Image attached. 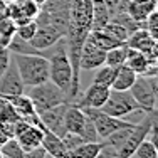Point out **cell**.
<instances>
[{"mask_svg":"<svg viewBox=\"0 0 158 158\" xmlns=\"http://www.w3.org/2000/svg\"><path fill=\"white\" fill-rule=\"evenodd\" d=\"M110 88L94 84L93 82L88 89L84 91V94L79 98V101H74L73 104H76L77 108H91V110H101L104 103H106L108 96H110Z\"/></svg>","mask_w":158,"mask_h":158,"instance_id":"cell-11","label":"cell"},{"mask_svg":"<svg viewBox=\"0 0 158 158\" xmlns=\"http://www.w3.org/2000/svg\"><path fill=\"white\" fill-rule=\"evenodd\" d=\"M24 93H25V86L20 79V74L17 71L15 62L12 61V56H10L9 66H7V69L0 76V96L12 98V96L24 94Z\"/></svg>","mask_w":158,"mask_h":158,"instance_id":"cell-7","label":"cell"},{"mask_svg":"<svg viewBox=\"0 0 158 158\" xmlns=\"http://www.w3.org/2000/svg\"><path fill=\"white\" fill-rule=\"evenodd\" d=\"M49 81L62 89L71 103V86H73V67H71L64 37L56 46L49 49Z\"/></svg>","mask_w":158,"mask_h":158,"instance_id":"cell-1","label":"cell"},{"mask_svg":"<svg viewBox=\"0 0 158 158\" xmlns=\"http://www.w3.org/2000/svg\"><path fill=\"white\" fill-rule=\"evenodd\" d=\"M62 37H64V34L59 29L52 27V25H37V31L29 42L37 51H47L52 46H56Z\"/></svg>","mask_w":158,"mask_h":158,"instance_id":"cell-12","label":"cell"},{"mask_svg":"<svg viewBox=\"0 0 158 158\" xmlns=\"http://www.w3.org/2000/svg\"><path fill=\"white\" fill-rule=\"evenodd\" d=\"M69 104L71 103L57 104V106L40 113V114H37V118H39L42 128H46L47 131L57 135L59 138H62L64 135H66V131H64V114H66V110H67Z\"/></svg>","mask_w":158,"mask_h":158,"instance_id":"cell-8","label":"cell"},{"mask_svg":"<svg viewBox=\"0 0 158 158\" xmlns=\"http://www.w3.org/2000/svg\"><path fill=\"white\" fill-rule=\"evenodd\" d=\"M46 150L42 146H37V148H32V150H27L24 152V158H46Z\"/></svg>","mask_w":158,"mask_h":158,"instance_id":"cell-31","label":"cell"},{"mask_svg":"<svg viewBox=\"0 0 158 158\" xmlns=\"http://www.w3.org/2000/svg\"><path fill=\"white\" fill-rule=\"evenodd\" d=\"M113 19L111 9L104 0H93V19H91V31H99Z\"/></svg>","mask_w":158,"mask_h":158,"instance_id":"cell-19","label":"cell"},{"mask_svg":"<svg viewBox=\"0 0 158 158\" xmlns=\"http://www.w3.org/2000/svg\"><path fill=\"white\" fill-rule=\"evenodd\" d=\"M101 31H104L108 35H111L113 39H116L118 42H123V44H126L128 37H130V32H128L123 25H119L118 22H113V20L108 22Z\"/></svg>","mask_w":158,"mask_h":158,"instance_id":"cell-26","label":"cell"},{"mask_svg":"<svg viewBox=\"0 0 158 158\" xmlns=\"http://www.w3.org/2000/svg\"><path fill=\"white\" fill-rule=\"evenodd\" d=\"M19 5H20V10L24 14V17L29 19V20H35L40 12V5H37L32 0H19Z\"/></svg>","mask_w":158,"mask_h":158,"instance_id":"cell-29","label":"cell"},{"mask_svg":"<svg viewBox=\"0 0 158 158\" xmlns=\"http://www.w3.org/2000/svg\"><path fill=\"white\" fill-rule=\"evenodd\" d=\"M130 93L141 111L153 113L156 108V76H138Z\"/></svg>","mask_w":158,"mask_h":158,"instance_id":"cell-4","label":"cell"},{"mask_svg":"<svg viewBox=\"0 0 158 158\" xmlns=\"http://www.w3.org/2000/svg\"><path fill=\"white\" fill-rule=\"evenodd\" d=\"M101 111L104 114H110L113 118H125V116L131 114V113L141 111L138 108L136 101L133 99L130 91H110L106 103L101 106Z\"/></svg>","mask_w":158,"mask_h":158,"instance_id":"cell-5","label":"cell"},{"mask_svg":"<svg viewBox=\"0 0 158 158\" xmlns=\"http://www.w3.org/2000/svg\"><path fill=\"white\" fill-rule=\"evenodd\" d=\"M42 136H44L42 125H32V123H29V126L25 128V130H22L20 133L15 136V140L19 141V145L22 146V150L27 152V150H32V148L40 146Z\"/></svg>","mask_w":158,"mask_h":158,"instance_id":"cell-16","label":"cell"},{"mask_svg":"<svg viewBox=\"0 0 158 158\" xmlns=\"http://www.w3.org/2000/svg\"><path fill=\"white\" fill-rule=\"evenodd\" d=\"M7 17V2L5 0H0V19Z\"/></svg>","mask_w":158,"mask_h":158,"instance_id":"cell-32","label":"cell"},{"mask_svg":"<svg viewBox=\"0 0 158 158\" xmlns=\"http://www.w3.org/2000/svg\"><path fill=\"white\" fill-rule=\"evenodd\" d=\"M126 46L143 52L152 61H156V39L150 35L148 31H145V29H138L133 34H130Z\"/></svg>","mask_w":158,"mask_h":158,"instance_id":"cell-9","label":"cell"},{"mask_svg":"<svg viewBox=\"0 0 158 158\" xmlns=\"http://www.w3.org/2000/svg\"><path fill=\"white\" fill-rule=\"evenodd\" d=\"M114 73H116V67H111V66L103 64L101 67H98V69H96V74H94V77H93V82L111 89L113 79H114Z\"/></svg>","mask_w":158,"mask_h":158,"instance_id":"cell-23","label":"cell"},{"mask_svg":"<svg viewBox=\"0 0 158 158\" xmlns=\"http://www.w3.org/2000/svg\"><path fill=\"white\" fill-rule=\"evenodd\" d=\"M10 56L17 66V71L20 74L25 89L49 81V59L46 56L14 54V52H10Z\"/></svg>","mask_w":158,"mask_h":158,"instance_id":"cell-2","label":"cell"},{"mask_svg":"<svg viewBox=\"0 0 158 158\" xmlns=\"http://www.w3.org/2000/svg\"><path fill=\"white\" fill-rule=\"evenodd\" d=\"M25 94L31 98L37 114L51 110V108L57 106V104L69 103L67 94L62 91V89H59L52 81H46V82H42V84L27 88L25 89Z\"/></svg>","mask_w":158,"mask_h":158,"instance_id":"cell-3","label":"cell"},{"mask_svg":"<svg viewBox=\"0 0 158 158\" xmlns=\"http://www.w3.org/2000/svg\"><path fill=\"white\" fill-rule=\"evenodd\" d=\"M101 148H103V141H84L71 152L76 158H98Z\"/></svg>","mask_w":158,"mask_h":158,"instance_id":"cell-21","label":"cell"},{"mask_svg":"<svg viewBox=\"0 0 158 158\" xmlns=\"http://www.w3.org/2000/svg\"><path fill=\"white\" fill-rule=\"evenodd\" d=\"M46 158H54V156H51V155H46Z\"/></svg>","mask_w":158,"mask_h":158,"instance_id":"cell-35","label":"cell"},{"mask_svg":"<svg viewBox=\"0 0 158 158\" xmlns=\"http://www.w3.org/2000/svg\"><path fill=\"white\" fill-rule=\"evenodd\" d=\"M0 158H3V155H2V152H0Z\"/></svg>","mask_w":158,"mask_h":158,"instance_id":"cell-36","label":"cell"},{"mask_svg":"<svg viewBox=\"0 0 158 158\" xmlns=\"http://www.w3.org/2000/svg\"><path fill=\"white\" fill-rule=\"evenodd\" d=\"M126 52H128V46L126 44H121L118 47H113L110 51H106V56H104V64L111 67H119L123 66L126 61Z\"/></svg>","mask_w":158,"mask_h":158,"instance_id":"cell-22","label":"cell"},{"mask_svg":"<svg viewBox=\"0 0 158 158\" xmlns=\"http://www.w3.org/2000/svg\"><path fill=\"white\" fill-rule=\"evenodd\" d=\"M32 2H35V3H37V5H40V7H42V5H44V3H46V2H47V0H32Z\"/></svg>","mask_w":158,"mask_h":158,"instance_id":"cell-33","label":"cell"},{"mask_svg":"<svg viewBox=\"0 0 158 158\" xmlns=\"http://www.w3.org/2000/svg\"><path fill=\"white\" fill-rule=\"evenodd\" d=\"M15 24L10 20L9 17H3L0 19V46H9L10 40L14 39L15 35Z\"/></svg>","mask_w":158,"mask_h":158,"instance_id":"cell-25","label":"cell"},{"mask_svg":"<svg viewBox=\"0 0 158 158\" xmlns=\"http://www.w3.org/2000/svg\"><path fill=\"white\" fill-rule=\"evenodd\" d=\"M42 130H44V136H42L40 146L46 150L47 155H51L54 158H64V155L67 153V148H66V145H64L62 138H59L57 135L47 131L46 128H42Z\"/></svg>","mask_w":158,"mask_h":158,"instance_id":"cell-17","label":"cell"},{"mask_svg":"<svg viewBox=\"0 0 158 158\" xmlns=\"http://www.w3.org/2000/svg\"><path fill=\"white\" fill-rule=\"evenodd\" d=\"M88 40H91L98 49H101V51H104V52L123 44V42H118L116 39H113L111 35H108V34L104 31H101V29H99V31H91V32H89L88 34Z\"/></svg>","mask_w":158,"mask_h":158,"instance_id":"cell-20","label":"cell"},{"mask_svg":"<svg viewBox=\"0 0 158 158\" xmlns=\"http://www.w3.org/2000/svg\"><path fill=\"white\" fill-rule=\"evenodd\" d=\"M7 3H10V2H19V0H5Z\"/></svg>","mask_w":158,"mask_h":158,"instance_id":"cell-34","label":"cell"},{"mask_svg":"<svg viewBox=\"0 0 158 158\" xmlns=\"http://www.w3.org/2000/svg\"><path fill=\"white\" fill-rule=\"evenodd\" d=\"M106 52L98 49L91 40L86 39L81 49V57H79V71H94L104 64Z\"/></svg>","mask_w":158,"mask_h":158,"instance_id":"cell-13","label":"cell"},{"mask_svg":"<svg viewBox=\"0 0 158 158\" xmlns=\"http://www.w3.org/2000/svg\"><path fill=\"white\" fill-rule=\"evenodd\" d=\"M138 74L135 71H131L126 64L116 67L114 73V79H113L111 89L113 91H130V88L133 86V82L136 81Z\"/></svg>","mask_w":158,"mask_h":158,"instance_id":"cell-18","label":"cell"},{"mask_svg":"<svg viewBox=\"0 0 158 158\" xmlns=\"http://www.w3.org/2000/svg\"><path fill=\"white\" fill-rule=\"evenodd\" d=\"M9 62H10V51H9V47L0 46V76H2L3 71L7 69Z\"/></svg>","mask_w":158,"mask_h":158,"instance_id":"cell-30","label":"cell"},{"mask_svg":"<svg viewBox=\"0 0 158 158\" xmlns=\"http://www.w3.org/2000/svg\"><path fill=\"white\" fill-rule=\"evenodd\" d=\"M81 110L84 111V114L88 116L89 119H91V123H93V126H94V130H96V133H98V136H99L101 141L106 140L111 133H114L119 128L133 125V123L125 121V119H121V118H113L110 114H104L101 110H91V108H81Z\"/></svg>","mask_w":158,"mask_h":158,"instance_id":"cell-6","label":"cell"},{"mask_svg":"<svg viewBox=\"0 0 158 158\" xmlns=\"http://www.w3.org/2000/svg\"><path fill=\"white\" fill-rule=\"evenodd\" d=\"M130 158H158V148L152 140H148V136L143 140L138 148L135 150V153Z\"/></svg>","mask_w":158,"mask_h":158,"instance_id":"cell-24","label":"cell"},{"mask_svg":"<svg viewBox=\"0 0 158 158\" xmlns=\"http://www.w3.org/2000/svg\"><path fill=\"white\" fill-rule=\"evenodd\" d=\"M0 152H2L3 158H24V150L15 138H9L0 146Z\"/></svg>","mask_w":158,"mask_h":158,"instance_id":"cell-27","label":"cell"},{"mask_svg":"<svg viewBox=\"0 0 158 158\" xmlns=\"http://www.w3.org/2000/svg\"><path fill=\"white\" fill-rule=\"evenodd\" d=\"M37 31V22L35 20H27L25 24L17 25L15 29V35L22 40H31L34 37V34Z\"/></svg>","mask_w":158,"mask_h":158,"instance_id":"cell-28","label":"cell"},{"mask_svg":"<svg viewBox=\"0 0 158 158\" xmlns=\"http://www.w3.org/2000/svg\"><path fill=\"white\" fill-rule=\"evenodd\" d=\"M5 99L10 101V104L14 106V110L17 111V114L20 116L22 119L32 123V125H40L39 118H37V113H35V108H34L31 98L27 94H19V96H12V98H5Z\"/></svg>","mask_w":158,"mask_h":158,"instance_id":"cell-14","label":"cell"},{"mask_svg":"<svg viewBox=\"0 0 158 158\" xmlns=\"http://www.w3.org/2000/svg\"><path fill=\"white\" fill-rule=\"evenodd\" d=\"M125 64L131 71H135L138 76H156V61L148 59L143 52L136 51V49L128 47Z\"/></svg>","mask_w":158,"mask_h":158,"instance_id":"cell-10","label":"cell"},{"mask_svg":"<svg viewBox=\"0 0 158 158\" xmlns=\"http://www.w3.org/2000/svg\"><path fill=\"white\" fill-rule=\"evenodd\" d=\"M125 12L138 24H143L150 14L156 12V0H141V2H131L126 0Z\"/></svg>","mask_w":158,"mask_h":158,"instance_id":"cell-15","label":"cell"}]
</instances>
